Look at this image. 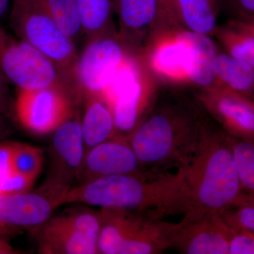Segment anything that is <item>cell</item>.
<instances>
[{"mask_svg": "<svg viewBox=\"0 0 254 254\" xmlns=\"http://www.w3.org/2000/svg\"><path fill=\"white\" fill-rule=\"evenodd\" d=\"M213 37L227 54L254 66V23L235 18L218 26Z\"/></svg>", "mask_w": 254, "mask_h": 254, "instance_id": "cell-22", "label": "cell"}, {"mask_svg": "<svg viewBox=\"0 0 254 254\" xmlns=\"http://www.w3.org/2000/svg\"><path fill=\"white\" fill-rule=\"evenodd\" d=\"M128 138L144 170L186 166L201 133L203 117L181 98L155 100Z\"/></svg>", "mask_w": 254, "mask_h": 254, "instance_id": "cell-1", "label": "cell"}, {"mask_svg": "<svg viewBox=\"0 0 254 254\" xmlns=\"http://www.w3.org/2000/svg\"><path fill=\"white\" fill-rule=\"evenodd\" d=\"M130 55L133 54L117 28L86 41L81 54L78 53L72 72L79 103L88 95H101L119 66Z\"/></svg>", "mask_w": 254, "mask_h": 254, "instance_id": "cell-9", "label": "cell"}, {"mask_svg": "<svg viewBox=\"0 0 254 254\" xmlns=\"http://www.w3.org/2000/svg\"><path fill=\"white\" fill-rule=\"evenodd\" d=\"M63 192L43 185L36 191L0 194V233L21 229L34 230L59 206Z\"/></svg>", "mask_w": 254, "mask_h": 254, "instance_id": "cell-12", "label": "cell"}, {"mask_svg": "<svg viewBox=\"0 0 254 254\" xmlns=\"http://www.w3.org/2000/svg\"><path fill=\"white\" fill-rule=\"evenodd\" d=\"M12 133V128L6 116L0 115V143L5 141V138Z\"/></svg>", "mask_w": 254, "mask_h": 254, "instance_id": "cell-33", "label": "cell"}, {"mask_svg": "<svg viewBox=\"0 0 254 254\" xmlns=\"http://www.w3.org/2000/svg\"><path fill=\"white\" fill-rule=\"evenodd\" d=\"M0 73L17 89L64 86L76 95L63 71L48 57L0 24Z\"/></svg>", "mask_w": 254, "mask_h": 254, "instance_id": "cell-7", "label": "cell"}, {"mask_svg": "<svg viewBox=\"0 0 254 254\" xmlns=\"http://www.w3.org/2000/svg\"><path fill=\"white\" fill-rule=\"evenodd\" d=\"M14 100L11 98L9 83L0 73V115L7 116L13 109Z\"/></svg>", "mask_w": 254, "mask_h": 254, "instance_id": "cell-32", "label": "cell"}, {"mask_svg": "<svg viewBox=\"0 0 254 254\" xmlns=\"http://www.w3.org/2000/svg\"><path fill=\"white\" fill-rule=\"evenodd\" d=\"M55 23L76 44L83 37L81 17L75 0H46Z\"/></svg>", "mask_w": 254, "mask_h": 254, "instance_id": "cell-24", "label": "cell"}, {"mask_svg": "<svg viewBox=\"0 0 254 254\" xmlns=\"http://www.w3.org/2000/svg\"><path fill=\"white\" fill-rule=\"evenodd\" d=\"M230 141L234 165L242 190H249L251 193H254V142L237 138L231 135H230Z\"/></svg>", "mask_w": 254, "mask_h": 254, "instance_id": "cell-25", "label": "cell"}, {"mask_svg": "<svg viewBox=\"0 0 254 254\" xmlns=\"http://www.w3.org/2000/svg\"><path fill=\"white\" fill-rule=\"evenodd\" d=\"M172 247L185 254H229L233 232L217 213L191 221L181 220Z\"/></svg>", "mask_w": 254, "mask_h": 254, "instance_id": "cell-15", "label": "cell"}, {"mask_svg": "<svg viewBox=\"0 0 254 254\" xmlns=\"http://www.w3.org/2000/svg\"><path fill=\"white\" fill-rule=\"evenodd\" d=\"M9 27L14 36L39 50L53 62L73 85L76 44L55 23L46 0H12Z\"/></svg>", "mask_w": 254, "mask_h": 254, "instance_id": "cell-5", "label": "cell"}, {"mask_svg": "<svg viewBox=\"0 0 254 254\" xmlns=\"http://www.w3.org/2000/svg\"><path fill=\"white\" fill-rule=\"evenodd\" d=\"M50 144L49 173L43 185L64 192L78 180L86 155L77 108L53 132Z\"/></svg>", "mask_w": 254, "mask_h": 254, "instance_id": "cell-11", "label": "cell"}, {"mask_svg": "<svg viewBox=\"0 0 254 254\" xmlns=\"http://www.w3.org/2000/svg\"><path fill=\"white\" fill-rule=\"evenodd\" d=\"M221 4L222 0H176L179 28L213 37Z\"/></svg>", "mask_w": 254, "mask_h": 254, "instance_id": "cell-20", "label": "cell"}, {"mask_svg": "<svg viewBox=\"0 0 254 254\" xmlns=\"http://www.w3.org/2000/svg\"><path fill=\"white\" fill-rule=\"evenodd\" d=\"M175 3L176 0H158V17L151 37L160 32L180 28L177 23Z\"/></svg>", "mask_w": 254, "mask_h": 254, "instance_id": "cell-27", "label": "cell"}, {"mask_svg": "<svg viewBox=\"0 0 254 254\" xmlns=\"http://www.w3.org/2000/svg\"><path fill=\"white\" fill-rule=\"evenodd\" d=\"M78 105L73 92L64 86L17 89L14 111L18 123L36 135L49 134L72 115Z\"/></svg>", "mask_w": 254, "mask_h": 254, "instance_id": "cell-10", "label": "cell"}, {"mask_svg": "<svg viewBox=\"0 0 254 254\" xmlns=\"http://www.w3.org/2000/svg\"><path fill=\"white\" fill-rule=\"evenodd\" d=\"M35 181L31 177L14 173L0 183V194L28 191Z\"/></svg>", "mask_w": 254, "mask_h": 254, "instance_id": "cell-28", "label": "cell"}, {"mask_svg": "<svg viewBox=\"0 0 254 254\" xmlns=\"http://www.w3.org/2000/svg\"><path fill=\"white\" fill-rule=\"evenodd\" d=\"M183 168L189 193L185 222L220 214L245 196L234 165L230 135L206 123L204 117L196 149Z\"/></svg>", "mask_w": 254, "mask_h": 254, "instance_id": "cell-3", "label": "cell"}, {"mask_svg": "<svg viewBox=\"0 0 254 254\" xmlns=\"http://www.w3.org/2000/svg\"><path fill=\"white\" fill-rule=\"evenodd\" d=\"M158 12V0H115L119 35L133 55L143 56Z\"/></svg>", "mask_w": 254, "mask_h": 254, "instance_id": "cell-17", "label": "cell"}, {"mask_svg": "<svg viewBox=\"0 0 254 254\" xmlns=\"http://www.w3.org/2000/svg\"><path fill=\"white\" fill-rule=\"evenodd\" d=\"M192 52V63L188 83L199 89L219 87L213 63L219 48L211 36L183 29Z\"/></svg>", "mask_w": 254, "mask_h": 254, "instance_id": "cell-19", "label": "cell"}, {"mask_svg": "<svg viewBox=\"0 0 254 254\" xmlns=\"http://www.w3.org/2000/svg\"><path fill=\"white\" fill-rule=\"evenodd\" d=\"M254 254V233L233 232L229 245V254Z\"/></svg>", "mask_w": 254, "mask_h": 254, "instance_id": "cell-29", "label": "cell"}, {"mask_svg": "<svg viewBox=\"0 0 254 254\" xmlns=\"http://www.w3.org/2000/svg\"><path fill=\"white\" fill-rule=\"evenodd\" d=\"M87 204L120 208L163 218L186 213L189 193L185 170H145L138 173L98 177L83 189Z\"/></svg>", "mask_w": 254, "mask_h": 254, "instance_id": "cell-2", "label": "cell"}, {"mask_svg": "<svg viewBox=\"0 0 254 254\" xmlns=\"http://www.w3.org/2000/svg\"><path fill=\"white\" fill-rule=\"evenodd\" d=\"M198 98L205 111L228 134L254 141L252 99L222 87L200 89Z\"/></svg>", "mask_w": 254, "mask_h": 254, "instance_id": "cell-14", "label": "cell"}, {"mask_svg": "<svg viewBox=\"0 0 254 254\" xmlns=\"http://www.w3.org/2000/svg\"><path fill=\"white\" fill-rule=\"evenodd\" d=\"M219 87L240 93L253 100L254 66L234 58L219 48L213 63Z\"/></svg>", "mask_w": 254, "mask_h": 254, "instance_id": "cell-21", "label": "cell"}, {"mask_svg": "<svg viewBox=\"0 0 254 254\" xmlns=\"http://www.w3.org/2000/svg\"><path fill=\"white\" fill-rule=\"evenodd\" d=\"M143 170H145L126 138L115 136L86 152L78 181L81 183L97 177Z\"/></svg>", "mask_w": 254, "mask_h": 254, "instance_id": "cell-16", "label": "cell"}, {"mask_svg": "<svg viewBox=\"0 0 254 254\" xmlns=\"http://www.w3.org/2000/svg\"><path fill=\"white\" fill-rule=\"evenodd\" d=\"M81 129L88 150L116 136L115 120L111 108L102 95H88L83 99Z\"/></svg>", "mask_w": 254, "mask_h": 254, "instance_id": "cell-18", "label": "cell"}, {"mask_svg": "<svg viewBox=\"0 0 254 254\" xmlns=\"http://www.w3.org/2000/svg\"><path fill=\"white\" fill-rule=\"evenodd\" d=\"M81 17L85 40L117 28L114 21L115 0H75Z\"/></svg>", "mask_w": 254, "mask_h": 254, "instance_id": "cell-23", "label": "cell"}, {"mask_svg": "<svg viewBox=\"0 0 254 254\" xmlns=\"http://www.w3.org/2000/svg\"><path fill=\"white\" fill-rule=\"evenodd\" d=\"M14 141H4L0 143V183L14 173L13 155Z\"/></svg>", "mask_w": 254, "mask_h": 254, "instance_id": "cell-30", "label": "cell"}, {"mask_svg": "<svg viewBox=\"0 0 254 254\" xmlns=\"http://www.w3.org/2000/svg\"><path fill=\"white\" fill-rule=\"evenodd\" d=\"M142 57L155 78L173 83H188L192 52L182 28L151 37Z\"/></svg>", "mask_w": 254, "mask_h": 254, "instance_id": "cell-13", "label": "cell"}, {"mask_svg": "<svg viewBox=\"0 0 254 254\" xmlns=\"http://www.w3.org/2000/svg\"><path fill=\"white\" fill-rule=\"evenodd\" d=\"M156 79L141 56L130 55L102 93L113 112L116 136L127 138L150 108Z\"/></svg>", "mask_w": 254, "mask_h": 254, "instance_id": "cell-6", "label": "cell"}, {"mask_svg": "<svg viewBox=\"0 0 254 254\" xmlns=\"http://www.w3.org/2000/svg\"><path fill=\"white\" fill-rule=\"evenodd\" d=\"M98 253L160 254L172 247L182 222L120 208H101Z\"/></svg>", "mask_w": 254, "mask_h": 254, "instance_id": "cell-4", "label": "cell"}, {"mask_svg": "<svg viewBox=\"0 0 254 254\" xmlns=\"http://www.w3.org/2000/svg\"><path fill=\"white\" fill-rule=\"evenodd\" d=\"M4 234L0 233V254H18L19 251L16 250L4 237Z\"/></svg>", "mask_w": 254, "mask_h": 254, "instance_id": "cell-34", "label": "cell"}, {"mask_svg": "<svg viewBox=\"0 0 254 254\" xmlns=\"http://www.w3.org/2000/svg\"><path fill=\"white\" fill-rule=\"evenodd\" d=\"M44 163V153L41 148L15 142L13 155L14 173L21 174L36 180Z\"/></svg>", "mask_w": 254, "mask_h": 254, "instance_id": "cell-26", "label": "cell"}, {"mask_svg": "<svg viewBox=\"0 0 254 254\" xmlns=\"http://www.w3.org/2000/svg\"><path fill=\"white\" fill-rule=\"evenodd\" d=\"M100 227L99 211L84 207L68 209L33 230L38 254H98Z\"/></svg>", "mask_w": 254, "mask_h": 254, "instance_id": "cell-8", "label": "cell"}, {"mask_svg": "<svg viewBox=\"0 0 254 254\" xmlns=\"http://www.w3.org/2000/svg\"><path fill=\"white\" fill-rule=\"evenodd\" d=\"M236 19L254 23V0H229Z\"/></svg>", "mask_w": 254, "mask_h": 254, "instance_id": "cell-31", "label": "cell"}, {"mask_svg": "<svg viewBox=\"0 0 254 254\" xmlns=\"http://www.w3.org/2000/svg\"><path fill=\"white\" fill-rule=\"evenodd\" d=\"M11 1L12 0H0V24L6 16Z\"/></svg>", "mask_w": 254, "mask_h": 254, "instance_id": "cell-35", "label": "cell"}]
</instances>
